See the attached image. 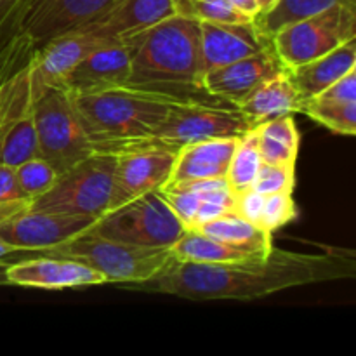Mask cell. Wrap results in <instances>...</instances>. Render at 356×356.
<instances>
[{"label":"cell","instance_id":"15","mask_svg":"<svg viewBox=\"0 0 356 356\" xmlns=\"http://www.w3.org/2000/svg\"><path fill=\"white\" fill-rule=\"evenodd\" d=\"M198 26L204 72L271 47V38L266 37L254 21H204L198 23Z\"/></svg>","mask_w":356,"mask_h":356},{"label":"cell","instance_id":"24","mask_svg":"<svg viewBox=\"0 0 356 356\" xmlns=\"http://www.w3.org/2000/svg\"><path fill=\"white\" fill-rule=\"evenodd\" d=\"M197 229L204 232L205 235L222 240L229 245L252 250V252L268 254L273 249V233L259 228L233 211L205 222Z\"/></svg>","mask_w":356,"mask_h":356},{"label":"cell","instance_id":"8","mask_svg":"<svg viewBox=\"0 0 356 356\" xmlns=\"http://www.w3.org/2000/svg\"><path fill=\"white\" fill-rule=\"evenodd\" d=\"M184 229L159 191H152L103 214L87 232L145 249H170Z\"/></svg>","mask_w":356,"mask_h":356},{"label":"cell","instance_id":"25","mask_svg":"<svg viewBox=\"0 0 356 356\" xmlns=\"http://www.w3.org/2000/svg\"><path fill=\"white\" fill-rule=\"evenodd\" d=\"M356 6V0H277L275 6L254 19L266 37H273L280 28L312 17L334 6Z\"/></svg>","mask_w":356,"mask_h":356},{"label":"cell","instance_id":"2","mask_svg":"<svg viewBox=\"0 0 356 356\" xmlns=\"http://www.w3.org/2000/svg\"><path fill=\"white\" fill-rule=\"evenodd\" d=\"M124 42L131 49V75L125 87L176 101H221L204 87L197 21L174 14Z\"/></svg>","mask_w":356,"mask_h":356},{"label":"cell","instance_id":"35","mask_svg":"<svg viewBox=\"0 0 356 356\" xmlns=\"http://www.w3.org/2000/svg\"><path fill=\"white\" fill-rule=\"evenodd\" d=\"M19 2L21 0H0V26L10 16V13L19 6Z\"/></svg>","mask_w":356,"mask_h":356},{"label":"cell","instance_id":"9","mask_svg":"<svg viewBox=\"0 0 356 356\" xmlns=\"http://www.w3.org/2000/svg\"><path fill=\"white\" fill-rule=\"evenodd\" d=\"M356 38V6H334L312 17L287 24L271 37L284 68L302 65Z\"/></svg>","mask_w":356,"mask_h":356},{"label":"cell","instance_id":"14","mask_svg":"<svg viewBox=\"0 0 356 356\" xmlns=\"http://www.w3.org/2000/svg\"><path fill=\"white\" fill-rule=\"evenodd\" d=\"M284 70L271 45L257 54L205 72L204 87L211 96L238 106L257 86Z\"/></svg>","mask_w":356,"mask_h":356},{"label":"cell","instance_id":"21","mask_svg":"<svg viewBox=\"0 0 356 356\" xmlns=\"http://www.w3.org/2000/svg\"><path fill=\"white\" fill-rule=\"evenodd\" d=\"M301 97L284 70L257 86L236 108L257 125L282 115L301 113Z\"/></svg>","mask_w":356,"mask_h":356},{"label":"cell","instance_id":"1","mask_svg":"<svg viewBox=\"0 0 356 356\" xmlns=\"http://www.w3.org/2000/svg\"><path fill=\"white\" fill-rule=\"evenodd\" d=\"M356 277V254L346 249L306 254L273 245L264 259L200 264L172 259L156 277L124 289L190 301H254L280 291Z\"/></svg>","mask_w":356,"mask_h":356},{"label":"cell","instance_id":"27","mask_svg":"<svg viewBox=\"0 0 356 356\" xmlns=\"http://www.w3.org/2000/svg\"><path fill=\"white\" fill-rule=\"evenodd\" d=\"M261 163H263V159H261L259 148H257L256 132L252 129V131L240 136L232 160H229L228 172H226L225 179L233 197L250 190Z\"/></svg>","mask_w":356,"mask_h":356},{"label":"cell","instance_id":"12","mask_svg":"<svg viewBox=\"0 0 356 356\" xmlns=\"http://www.w3.org/2000/svg\"><path fill=\"white\" fill-rule=\"evenodd\" d=\"M174 156L176 152L162 148L131 149L117 155L106 212L165 186L172 172Z\"/></svg>","mask_w":356,"mask_h":356},{"label":"cell","instance_id":"37","mask_svg":"<svg viewBox=\"0 0 356 356\" xmlns=\"http://www.w3.org/2000/svg\"><path fill=\"white\" fill-rule=\"evenodd\" d=\"M257 2V6H259V14H263V13H266V10H270L271 7L275 6V2H277V0H256Z\"/></svg>","mask_w":356,"mask_h":356},{"label":"cell","instance_id":"33","mask_svg":"<svg viewBox=\"0 0 356 356\" xmlns=\"http://www.w3.org/2000/svg\"><path fill=\"white\" fill-rule=\"evenodd\" d=\"M31 256H38V254L33 252V250L16 249V247L9 245L7 242L0 240V268L7 266V264H10V263H14V261L26 259V257H31Z\"/></svg>","mask_w":356,"mask_h":356},{"label":"cell","instance_id":"16","mask_svg":"<svg viewBox=\"0 0 356 356\" xmlns=\"http://www.w3.org/2000/svg\"><path fill=\"white\" fill-rule=\"evenodd\" d=\"M131 75V49L127 42H110L89 52L68 73L63 87L73 96L94 94L127 86Z\"/></svg>","mask_w":356,"mask_h":356},{"label":"cell","instance_id":"30","mask_svg":"<svg viewBox=\"0 0 356 356\" xmlns=\"http://www.w3.org/2000/svg\"><path fill=\"white\" fill-rule=\"evenodd\" d=\"M298 216V207L292 198V193H273L264 195L263 207H261L257 226L266 232L273 233L282 226L294 221Z\"/></svg>","mask_w":356,"mask_h":356},{"label":"cell","instance_id":"17","mask_svg":"<svg viewBox=\"0 0 356 356\" xmlns=\"http://www.w3.org/2000/svg\"><path fill=\"white\" fill-rule=\"evenodd\" d=\"M110 42L113 40H106L86 31L52 38L51 42L33 51L30 63L31 80L45 86H63L75 65H79L89 52Z\"/></svg>","mask_w":356,"mask_h":356},{"label":"cell","instance_id":"23","mask_svg":"<svg viewBox=\"0 0 356 356\" xmlns=\"http://www.w3.org/2000/svg\"><path fill=\"white\" fill-rule=\"evenodd\" d=\"M261 159L271 165L296 167L299 153V132L292 115L271 118L254 127Z\"/></svg>","mask_w":356,"mask_h":356},{"label":"cell","instance_id":"11","mask_svg":"<svg viewBox=\"0 0 356 356\" xmlns=\"http://www.w3.org/2000/svg\"><path fill=\"white\" fill-rule=\"evenodd\" d=\"M118 0H30L24 35L33 49L52 38L79 33L103 16Z\"/></svg>","mask_w":356,"mask_h":356},{"label":"cell","instance_id":"3","mask_svg":"<svg viewBox=\"0 0 356 356\" xmlns=\"http://www.w3.org/2000/svg\"><path fill=\"white\" fill-rule=\"evenodd\" d=\"M73 97L92 153L113 156L145 148L170 108L181 103L131 87Z\"/></svg>","mask_w":356,"mask_h":356},{"label":"cell","instance_id":"7","mask_svg":"<svg viewBox=\"0 0 356 356\" xmlns=\"http://www.w3.org/2000/svg\"><path fill=\"white\" fill-rule=\"evenodd\" d=\"M256 127L236 106L222 101H181L153 131L145 148L177 152L191 143L240 138Z\"/></svg>","mask_w":356,"mask_h":356},{"label":"cell","instance_id":"18","mask_svg":"<svg viewBox=\"0 0 356 356\" xmlns=\"http://www.w3.org/2000/svg\"><path fill=\"white\" fill-rule=\"evenodd\" d=\"M170 16H174L170 0H118L82 31L106 40L122 42Z\"/></svg>","mask_w":356,"mask_h":356},{"label":"cell","instance_id":"10","mask_svg":"<svg viewBox=\"0 0 356 356\" xmlns=\"http://www.w3.org/2000/svg\"><path fill=\"white\" fill-rule=\"evenodd\" d=\"M31 200L0 209V240L23 250L49 249L86 233L94 219L31 211Z\"/></svg>","mask_w":356,"mask_h":356},{"label":"cell","instance_id":"31","mask_svg":"<svg viewBox=\"0 0 356 356\" xmlns=\"http://www.w3.org/2000/svg\"><path fill=\"white\" fill-rule=\"evenodd\" d=\"M296 184V167L261 163L250 190L261 195L292 193Z\"/></svg>","mask_w":356,"mask_h":356},{"label":"cell","instance_id":"29","mask_svg":"<svg viewBox=\"0 0 356 356\" xmlns=\"http://www.w3.org/2000/svg\"><path fill=\"white\" fill-rule=\"evenodd\" d=\"M14 174H16L17 184L23 193L31 200L38 195L45 193L59 176L58 170L40 156L24 160L23 163L14 167Z\"/></svg>","mask_w":356,"mask_h":356},{"label":"cell","instance_id":"32","mask_svg":"<svg viewBox=\"0 0 356 356\" xmlns=\"http://www.w3.org/2000/svg\"><path fill=\"white\" fill-rule=\"evenodd\" d=\"M23 200H31V198H28L17 184L14 167L0 165V209Z\"/></svg>","mask_w":356,"mask_h":356},{"label":"cell","instance_id":"6","mask_svg":"<svg viewBox=\"0 0 356 356\" xmlns=\"http://www.w3.org/2000/svg\"><path fill=\"white\" fill-rule=\"evenodd\" d=\"M117 156L92 153L58 176L45 193L31 200V211L99 219L110 205Z\"/></svg>","mask_w":356,"mask_h":356},{"label":"cell","instance_id":"36","mask_svg":"<svg viewBox=\"0 0 356 356\" xmlns=\"http://www.w3.org/2000/svg\"><path fill=\"white\" fill-rule=\"evenodd\" d=\"M23 33H24V31H23ZM19 35H16V37H13V38H2V37H0V65H2V61L6 59V56L9 54L10 47H13V44L16 42V38L19 37Z\"/></svg>","mask_w":356,"mask_h":356},{"label":"cell","instance_id":"20","mask_svg":"<svg viewBox=\"0 0 356 356\" xmlns=\"http://www.w3.org/2000/svg\"><path fill=\"white\" fill-rule=\"evenodd\" d=\"M356 68V38L344 42L334 51L302 65L285 70L301 101L312 99L336 80Z\"/></svg>","mask_w":356,"mask_h":356},{"label":"cell","instance_id":"26","mask_svg":"<svg viewBox=\"0 0 356 356\" xmlns=\"http://www.w3.org/2000/svg\"><path fill=\"white\" fill-rule=\"evenodd\" d=\"M301 113L341 136L356 134V101L316 94L301 104Z\"/></svg>","mask_w":356,"mask_h":356},{"label":"cell","instance_id":"28","mask_svg":"<svg viewBox=\"0 0 356 356\" xmlns=\"http://www.w3.org/2000/svg\"><path fill=\"white\" fill-rule=\"evenodd\" d=\"M176 16L204 23V21H228L242 23L247 19L228 0H170Z\"/></svg>","mask_w":356,"mask_h":356},{"label":"cell","instance_id":"19","mask_svg":"<svg viewBox=\"0 0 356 356\" xmlns=\"http://www.w3.org/2000/svg\"><path fill=\"white\" fill-rule=\"evenodd\" d=\"M238 138H219L191 143L176 152L169 183L225 179ZM165 184V186H167Z\"/></svg>","mask_w":356,"mask_h":356},{"label":"cell","instance_id":"13","mask_svg":"<svg viewBox=\"0 0 356 356\" xmlns=\"http://www.w3.org/2000/svg\"><path fill=\"white\" fill-rule=\"evenodd\" d=\"M0 282L2 285L42 291H65L106 284L103 275L92 268L79 261L52 256H31L14 261L2 268Z\"/></svg>","mask_w":356,"mask_h":356},{"label":"cell","instance_id":"4","mask_svg":"<svg viewBox=\"0 0 356 356\" xmlns=\"http://www.w3.org/2000/svg\"><path fill=\"white\" fill-rule=\"evenodd\" d=\"M33 124L38 156L51 163L58 174L65 172L92 155L83 131L75 97L63 86H45L31 80Z\"/></svg>","mask_w":356,"mask_h":356},{"label":"cell","instance_id":"34","mask_svg":"<svg viewBox=\"0 0 356 356\" xmlns=\"http://www.w3.org/2000/svg\"><path fill=\"white\" fill-rule=\"evenodd\" d=\"M240 14L247 17V19H256L259 16V6H257L256 0H228Z\"/></svg>","mask_w":356,"mask_h":356},{"label":"cell","instance_id":"5","mask_svg":"<svg viewBox=\"0 0 356 356\" xmlns=\"http://www.w3.org/2000/svg\"><path fill=\"white\" fill-rule=\"evenodd\" d=\"M38 256L79 261L103 275L106 284L132 285L156 277L169 266L170 249H145L86 232L68 242L38 250Z\"/></svg>","mask_w":356,"mask_h":356},{"label":"cell","instance_id":"22","mask_svg":"<svg viewBox=\"0 0 356 356\" xmlns=\"http://www.w3.org/2000/svg\"><path fill=\"white\" fill-rule=\"evenodd\" d=\"M268 254L252 252V250L229 245V243L222 242V240L205 235L204 232L197 228L184 229L183 235L170 247V256L176 261L200 264L245 263V261L264 259Z\"/></svg>","mask_w":356,"mask_h":356}]
</instances>
